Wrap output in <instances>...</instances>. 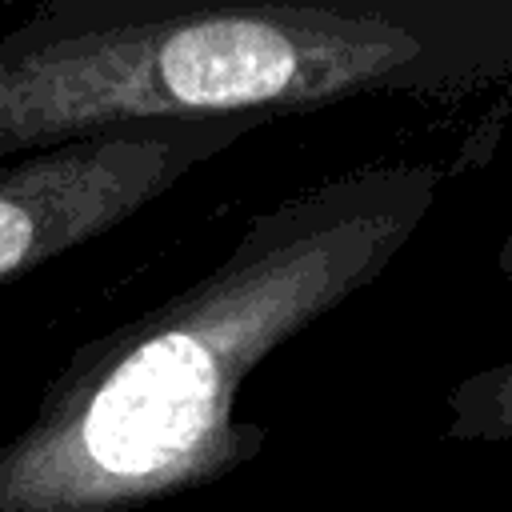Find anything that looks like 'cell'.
Returning a JSON list of instances; mask_svg holds the SVG:
<instances>
[{"mask_svg": "<svg viewBox=\"0 0 512 512\" xmlns=\"http://www.w3.org/2000/svg\"><path fill=\"white\" fill-rule=\"evenodd\" d=\"M444 168L376 164L252 216L200 280L72 348L0 444V512H144L252 464L240 388L368 288L416 236Z\"/></svg>", "mask_w": 512, "mask_h": 512, "instance_id": "1", "label": "cell"}, {"mask_svg": "<svg viewBox=\"0 0 512 512\" xmlns=\"http://www.w3.org/2000/svg\"><path fill=\"white\" fill-rule=\"evenodd\" d=\"M512 76V0H48L0 32V160Z\"/></svg>", "mask_w": 512, "mask_h": 512, "instance_id": "2", "label": "cell"}, {"mask_svg": "<svg viewBox=\"0 0 512 512\" xmlns=\"http://www.w3.org/2000/svg\"><path fill=\"white\" fill-rule=\"evenodd\" d=\"M256 120L136 124L0 160V284L112 232Z\"/></svg>", "mask_w": 512, "mask_h": 512, "instance_id": "3", "label": "cell"}, {"mask_svg": "<svg viewBox=\"0 0 512 512\" xmlns=\"http://www.w3.org/2000/svg\"><path fill=\"white\" fill-rule=\"evenodd\" d=\"M448 436L472 444H512V360L480 368L448 392Z\"/></svg>", "mask_w": 512, "mask_h": 512, "instance_id": "4", "label": "cell"}, {"mask_svg": "<svg viewBox=\"0 0 512 512\" xmlns=\"http://www.w3.org/2000/svg\"><path fill=\"white\" fill-rule=\"evenodd\" d=\"M496 268H500V276H508V280H512V224H508L504 244L496 248Z\"/></svg>", "mask_w": 512, "mask_h": 512, "instance_id": "5", "label": "cell"}]
</instances>
